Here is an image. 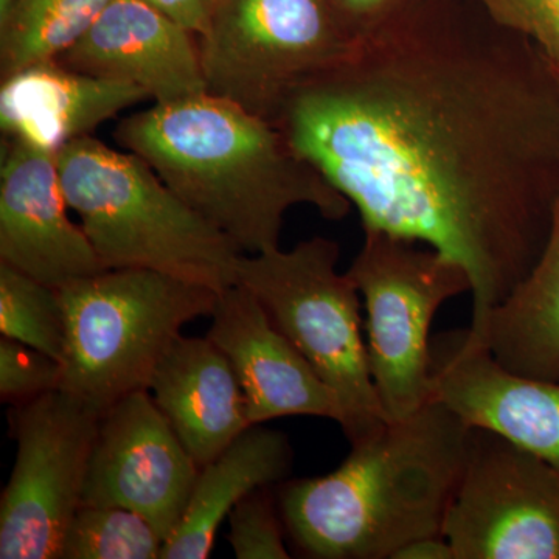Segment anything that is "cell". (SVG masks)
I'll list each match as a JSON object with an SVG mask.
<instances>
[{"label":"cell","instance_id":"obj_16","mask_svg":"<svg viewBox=\"0 0 559 559\" xmlns=\"http://www.w3.org/2000/svg\"><path fill=\"white\" fill-rule=\"evenodd\" d=\"M148 98L135 84L79 72L58 61L38 62L2 76L0 128L3 139L57 153Z\"/></svg>","mask_w":559,"mask_h":559},{"label":"cell","instance_id":"obj_7","mask_svg":"<svg viewBox=\"0 0 559 559\" xmlns=\"http://www.w3.org/2000/svg\"><path fill=\"white\" fill-rule=\"evenodd\" d=\"M198 40L209 94L272 124L360 43L333 0H216Z\"/></svg>","mask_w":559,"mask_h":559},{"label":"cell","instance_id":"obj_23","mask_svg":"<svg viewBox=\"0 0 559 559\" xmlns=\"http://www.w3.org/2000/svg\"><path fill=\"white\" fill-rule=\"evenodd\" d=\"M229 543L238 559H288L277 495L260 488L241 500L229 514Z\"/></svg>","mask_w":559,"mask_h":559},{"label":"cell","instance_id":"obj_10","mask_svg":"<svg viewBox=\"0 0 559 559\" xmlns=\"http://www.w3.org/2000/svg\"><path fill=\"white\" fill-rule=\"evenodd\" d=\"M441 533L455 559H559V471L499 433L471 428Z\"/></svg>","mask_w":559,"mask_h":559},{"label":"cell","instance_id":"obj_1","mask_svg":"<svg viewBox=\"0 0 559 559\" xmlns=\"http://www.w3.org/2000/svg\"><path fill=\"white\" fill-rule=\"evenodd\" d=\"M275 127L364 230L465 267L469 330L543 252L559 201V69L477 0H426L360 39Z\"/></svg>","mask_w":559,"mask_h":559},{"label":"cell","instance_id":"obj_20","mask_svg":"<svg viewBox=\"0 0 559 559\" xmlns=\"http://www.w3.org/2000/svg\"><path fill=\"white\" fill-rule=\"evenodd\" d=\"M110 0H20L0 25V72L57 61L98 20Z\"/></svg>","mask_w":559,"mask_h":559},{"label":"cell","instance_id":"obj_15","mask_svg":"<svg viewBox=\"0 0 559 559\" xmlns=\"http://www.w3.org/2000/svg\"><path fill=\"white\" fill-rule=\"evenodd\" d=\"M57 61L135 84L156 105L207 92L200 40L142 0H110L86 35Z\"/></svg>","mask_w":559,"mask_h":559},{"label":"cell","instance_id":"obj_18","mask_svg":"<svg viewBox=\"0 0 559 559\" xmlns=\"http://www.w3.org/2000/svg\"><path fill=\"white\" fill-rule=\"evenodd\" d=\"M294 452L280 430L253 425L202 466L179 527L165 540L162 559H205L231 510L260 488L288 479Z\"/></svg>","mask_w":559,"mask_h":559},{"label":"cell","instance_id":"obj_24","mask_svg":"<svg viewBox=\"0 0 559 559\" xmlns=\"http://www.w3.org/2000/svg\"><path fill=\"white\" fill-rule=\"evenodd\" d=\"M60 360L46 353L2 337L0 341V396L3 403L20 406L61 388Z\"/></svg>","mask_w":559,"mask_h":559},{"label":"cell","instance_id":"obj_28","mask_svg":"<svg viewBox=\"0 0 559 559\" xmlns=\"http://www.w3.org/2000/svg\"><path fill=\"white\" fill-rule=\"evenodd\" d=\"M392 559H455L450 540L443 535L426 536L401 547Z\"/></svg>","mask_w":559,"mask_h":559},{"label":"cell","instance_id":"obj_12","mask_svg":"<svg viewBox=\"0 0 559 559\" xmlns=\"http://www.w3.org/2000/svg\"><path fill=\"white\" fill-rule=\"evenodd\" d=\"M432 399L471 428L499 433L559 471V382L514 373L469 330L430 341Z\"/></svg>","mask_w":559,"mask_h":559},{"label":"cell","instance_id":"obj_22","mask_svg":"<svg viewBox=\"0 0 559 559\" xmlns=\"http://www.w3.org/2000/svg\"><path fill=\"white\" fill-rule=\"evenodd\" d=\"M165 539L135 511L81 506L70 522L62 559H159Z\"/></svg>","mask_w":559,"mask_h":559},{"label":"cell","instance_id":"obj_3","mask_svg":"<svg viewBox=\"0 0 559 559\" xmlns=\"http://www.w3.org/2000/svg\"><path fill=\"white\" fill-rule=\"evenodd\" d=\"M466 425L439 400L352 444L326 476L277 485L286 533L308 558L392 559L443 522L465 465Z\"/></svg>","mask_w":559,"mask_h":559},{"label":"cell","instance_id":"obj_21","mask_svg":"<svg viewBox=\"0 0 559 559\" xmlns=\"http://www.w3.org/2000/svg\"><path fill=\"white\" fill-rule=\"evenodd\" d=\"M0 333L46 353L62 366L66 320L60 289L0 261Z\"/></svg>","mask_w":559,"mask_h":559},{"label":"cell","instance_id":"obj_4","mask_svg":"<svg viewBox=\"0 0 559 559\" xmlns=\"http://www.w3.org/2000/svg\"><path fill=\"white\" fill-rule=\"evenodd\" d=\"M69 209L106 270H148L223 293L242 250L134 153L86 135L57 151Z\"/></svg>","mask_w":559,"mask_h":559},{"label":"cell","instance_id":"obj_17","mask_svg":"<svg viewBox=\"0 0 559 559\" xmlns=\"http://www.w3.org/2000/svg\"><path fill=\"white\" fill-rule=\"evenodd\" d=\"M150 393L200 468L252 426L237 373L209 337L180 336Z\"/></svg>","mask_w":559,"mask_h":559},{"label":"cell","instance_id":"obj_11","mask_svg":"<svg viewBox=\"0 0 559 559\" xmlns=\"http://www.w3.org/2000/svg\"><path fill=\"white\" fill-rule=\"evenodd\" d=\"M150 390L103 412L83 489V506H112L148 520L170 538L200 476Z\"/></svg>","mask_w":559,"mask_h":559},{"label":"cell","instance_id":"obj_8","mask_svg":"<svg viewBox=\"0 0 559 559\" xmlns=\"http://www.w3.org/2000/svg\"><path fill=\"white\" fill-rule=\"evenodd\" d=\"M347 271L366 305L371 378L389 419L409 417L432 399L430 326L437 311L471 293L465 267L440 250L382 230Z\"/></svg>","mask_w":559,"mask_h":559},{"label":"cell","instance_id":"obj_5","mask_svg":"<svg viewBox=\"0 0 559 559\" xmlns=\"http://www.w3.org/2000/svg\"><path fill=\"white\" fill-rule=\"evenodd\" d=\"M61 390L97 412L150 390L187 323L210 318L219 293L148 270H106L60 289Z\"/></svg>","mask_w":559,"mask_h":559},{"label":"cell","instance_id":"obj_2","mask_svg":"<svg viewBox=\"0 0 559 559\" xmlns=\"http://www.w3.org/2000/svg\"><path fill=\"white\" fill-rule=\"evenodd\" d=\"M114 138L246 255L278 249L297 205L330 221L352 210L275 124L209 92L132 114Z\"/></svg>","mask_w":559,"mask_h":559},{"label":"cell","instance_id":"obj_30","mask_svg":"<svg viewBox=\"0 0 559 559\" xmlns=\"http://www.w3.org/2000/svg\"><path fill=\"white\" fill-rule=\"evenodd\" d=\"M215 2H216V0H215Z\"/></svg>","mask_w":559,"mask_h":559},{"label":"cell","instance_id":"obj_14","mask_svg":"<svg viewBox=\"0 0 559 559\" xmlns=\"http://www.w3.org/2000/svg\"><path fill=\"white\" fill-rule=\"evenodd\" d=\"M210 318L207 337L237 373L250 425L299 415L340 425L342 412L333 390L274 325L249 289L241 285L224 289Z\"/></svg>","mask_w":559,"mask_h":559},{"label":"cell","instance_id":"obj_6","mask_svg":"<svg viewBox=\"0 0 559 559\" xmlns=\"http://www.w3.org/2000/svg\"><path fill=\"white\" fill-rule=\"evenodd\" d=\"M336 241L314 237L290 250L242 255L237 285L257 297L294 347L325 382L337 401L340 426L349 444L381 429L389 418L371 378L362 336L360 294L337 271Z\"/></svg>","mask_w":559,"mask_h":559},{"label":"cell","instance_id":"obj_25","mask_svg":"<svg viewBox=\"0 0 559 559\" xmlns=\"http://www.w3.org/2000/svg\"><path fill=\"white\" fill-rule=\"evenodd\" d=\"M500 27L525 36L559 69V0H477Z\"/></svg>","mask_w":559,"mask_h":559},{"label":"cell","instance_id":"obj_29","mask_svg":"<svg viewBox=\"0 0 559 559\" xmlns=\"http://www.w3.org/2000/svg\"><path fill=\"white\" fill-rule=\"evenodd\" d=\"M17 2H20V0H0V25L5 24V22L10 20L11 14H13L14 9H16Z\"/></svg>","mask_w":559,"mask_h":559},{"label":"cell","instance_id":"obj_27","mask_svg":"<svg viewBox=\"0 0 559 559\" xmlns=\"http://www.w3.org/2000/svg\"><path fill=\"white\" fill-rule=\"evenodd\" d=\"M187 32L200 38L207 31L215 0H142Z\"/></svg>","mask_w":559,"mask_h":559},{"label":"cell","instance_id":"obj_26","mask_svg":"<svg viewBox=\"0 0 559 559\" xmlns=\"http://www.w3.org/2000/svg\"><path fill=\"white\" fill-rule=\"evenodd\" d=\"M426 0H333L342 17L359 39L417 9Z\"/></svg>","mask_w":559,"mask_h":559},{"label":"cell","instance_id":"obj_9","mask_svg":"<svg viewBox=\"0 0 559 559\" xmlns=\"http://www.w3.org/2000/svg\"><path fill=\"white\" fill-rule=\"evenodd\" d=\"M102 414L57 389L13 406L16 460L0 499V558L61 559Z\"/></svg>","mask_w":559,"mask_h":559},{"label":"cell","instance_id":"obj_19","mask_svg":"<svg viewBox=\"0 0 559 559\" xmlns=\"http://www.w3.org/2000/svg\"><path fill=\"white\" fill-rule=\"evenodd\" d=\"M469 333L506 369L559 382V201L535 266Z\"/></svg>","mask_w":559,"mask_h":559},{"label":"cell","instance_id":"obj_13","mask_svg":"<svg viewBox=\"0 0 559 559\" xmlns=\"http://www.w3.org/2000/svg\"><path fill=\"white\" fill-rule=\"evenodd\" d=\"M68 210L57 153L3 139L0 261L55 289L106 271Z\"/></svg>","mask_w":559,"mask_h":559}]
</instances>
